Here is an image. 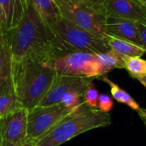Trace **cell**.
<instances>
[{
  "label": "cell",
  "instance_id": "1",
  "mask_svg": "<svg viewBox=\"0 0 146 146\" xmlns=\"http://www.w3.org/2000/svg\"><path fill=\"white\" fill-rule=\"evenodd\" d=\"M21 15L17 24L5 33L12 62L27 57L50 60L57 56L54 38L31 0H21Z\"/></svg>",
  "mask_w": 146,
  "mask_h": 146
},
{
  "label": "cell",
  "instance_id": "2",
  "mask_svg": "<svg viewBox=\"0 0 146 146\" xmlns=\"http://www.w3.org/2000/svg\"><path fill=\"white\" fill-rule=\"evenodd\" d=\"M46 61L40 57H27L13 62L14 91L21 105L27 110L40 104L56 75V72L45 64Z\"/></svg>",
  "mask_w": 146,
  "mask_h": 146
},
{
  "label": "cell",
  "instance_id": "3",
  "mask_svg": "<svg viewBox=\"0 0 146 146\" xmlns=\"http://www.w3.org/2000/svg\"><path fill=\"white\" fill-rule=\"evenodd\" d=\"M111 124L112 120L110 113L91 108L83 103L76 110L68 114L35 145L59 146L81 133L95 128L106 127Z\"/></svg>",
  "mask_w": 146,
  "mask_h": 146
},
{
  "label": "cell",
  "instance_id": "4",
  "mask_svg": "<svg viewBox=\"0 0 146 146\" xmlns=\"http://www.w3.org/2000/svg\"><path fill=\"white\" fill-rule=\"evenodd\" d=\"M54 44L57 56L70 52L101 54L110 50L107 36L86 31L62 17L54 30Z\"/></svg>",
  "mask_w": 146,
  "mask_h": 146
},
{
  "label": "cell",
  "instance_id": "5",
  "mask_svg": "<svg viewBox=\"0 0 146 146\" xmlns=\"http://www.w3.org/2000/svg\"><path fill=\"white\" fill-rule=\"evenodd\" d=\"M45 64L58 74L87 79L104 76L102 66L96 54L86 52L65 53L46 61Z\"/></svg>",
  "mask_w": 146,
  "mask_h": 146
},
{
  "label": "cell",
  "instance_id": "6",
  "mask_svg": "<svg viewBox=\"0 0 146 146\" xmlns=\"http://www.w3.org/2000/svg\"><path fill=\"white\" fill-rule=\"evenodd\" d=\"M69 112L61 104L51 105H37L27 110L28 142L36 143L50 132Z\"/></svg>",
  "mask_w": 146,
  "mask_h": 146
},
{
  "label": "cell",
  "instance_id": "7",
  "mask_svg": "<svg viewBox=\"0 0 146 146\" xmlns=\"http://www.w3.org/2000/svg\"><path fill=\"white\" fill-rule=\"evenodd\" d=\"M62 17L94 34L106 37V16L85 6L77 0H55Z\"/></svg>",
  "mask_w": 146,
  "mask_h": 146
},
{
  "label": "cell",
  "instance_id": "8",
  "mask_svg": "<svg viewBox=\"0 0 146 146\" xmlns=\"http://www.w3.org/2000/svg\"><path fill=\"white\" fill-rule=\"evenodd\" d=\"M27 110L21 107L0 119V146H15L27 142Z\"/></svg>",
  "mask_w": 146,
  "mask_h": 146
},
{
  "label": "cell",
  "instance_id": "9",
  "mask_svg": "<svg viewBox=\"0 0 146 146\" xmlns=\"http://www.w3.org/2000/svg\"><path fill=\"white\" fill-rule=\"evenodd\" d=\"M92 79L80 76H69L56 74L51 86L38 105H51L59 104L62 98L69 92L83 94L87 85Z\"/></svg>",
  "mask_w": 146,
  "mask_h": 146
},
{
  "label": "cell",
  "instance_id": "10",
  "mask_svg": "<svg viewBox=\"0 0 146 146\" xmlns=\"http://www.w3.org/2000/svg\"><path fill=\"white\" fill-rule=\"evenodd\" d=\"M105 15L146 24V8L137 0H105Z\"/></svg>",
  "mask_w": 146,
  "mask_h": 146
},
{
  "label": "cell",
  "instance_id": "11",
  "mask_svg": "<svg viewBox=\"0 0 146 146\" xmlns=\"http://www.w3.org/2000/svg\"><path fill=\"white\" fill-rule=\"evenodd\" d=\"M105 27L107 34L130 41L143 47L137 22L129 20L106 16Z\"/></svg>",
  "mask_w": 146,
  "mask_h": 146
},
{
  "label": "cell",
  "instance_id": "12",
  "mask_svg": "<svg viewBox=\"0 0 146 146\" xmlns=\"http://www.w3.org/2000/svg\"><path fill=\"white\" fill-rule=\"evenodd\" d=\"M13 62L5 33L0 31V92L14 88L12 81Z\"/></svg>",
  "mask_w": 146,
  "mask_h": 146
},
{
  "label": "cell",
  "instance_id": "13",
  "mask_svg": "<svg viewBox=\"0 0 146 146\" xmlns=\"http://www.w3.org/2000/svg\"><path fill=\"white\" fill-rule=\"evenodd\" d=\"M31 2L53 36L56 26L62 18L56 2L55 0H31Z\"/></svg>",
  "mask_w": 146,
  "mask_h": 146
},
{
  "label": "cell",
  "instance_id": "14",
  "mask_svg": "<svg viewBox=\"0 0 146 146\" xmlns=\"http://www.w3.org/2000/svg\"><path fill=\"white\" fill-rule=\"evenodd\" d=\"M21 0H0V31L7 33L17 24L21 15Z\"/></svg>",
  "mask_w": 146,
  "mask_h": 146
},
{
  "label": "cell",
  "instance_id": "15",
  "mask_svg": "<svg viewBox=\"0 0 146 146\" xmlns=\"http://www.w3.org/2000/svg\"><path fill=\"white\" fill-rule=\"evenodd\" d=\"M108 44L111 50L125 56H142L145 53V50L130 41L119 38L111 35H107Z\"/></svg>",
  "mask_w": 146,
  "mask_h": 146
},
{
  "label": "cell",
  "instance_id": "16",
  "mask_svg": "<svg viewBox=\"0 0 146 146\" xmlns=\"http://www.w3.org/2000/svg\"><path fill=\"white\" fill-rule=\"evenodd\" d=\"M124 68L146 88V60L140 56H126Z\"/></svg>",
  "mask_w": 146,
  "mask_h": 146
},
{
  "label": "cell",
  "instance_id": "17",
  "mask_svg": "<svg viewBox=\"0 0 146 146\" xmlns=\"http://www.w3.org/2000/svg\"><path fill=\"white\" fill-rule=\"evenodd\" d=\"M97 57L102 66L104 76L107 73L110 72L115 68H125V56L110 50L107 52L96 54Z\"/></svg>",
  "mask_w": 146,
  "mask_h": 146
},
{
  "label": "cell",
  "instance_id": "18",
  "mask_svg": "<svg viewBox=\"0 0 146 146\" xmlns=\"http://www.w3.org/2000/svg\"><path fill=\"white\" fill-rule=\"evenodd\" d=\"M100 79L104 82H105L107 85H109L112 97L118 103L124 104L127 106H128L129 108H131L132 110H136V111H138L140 109L139 104L135 101V99L127 92H126L125 90L121 88L117 84H115V82H113L108 77H105V76H102V77H100Z\"/></svg>",
  "mask_w": 146,
  "mask_h": 146
},
{
  "label": "cell",
  "instance_id": "19",
  "mask_svg": "<svg viewBox=\"0 0 146 146\" xmlns=\"http://www.w3.org/2000/svg\"><path fill=\"white\" fill-rule=\"evenodd\" d=\"M21 107L14 88L0 92V119Z\"/></svg>",
  "mask_w": 146,
  "mask_h": 146
},
{
  "label": "cell",
  "instance_id": "20",
  "mask_svg": "<svg viewBox=\"0 0 146 146\" xmlns=\"http://www.w3.org/2000/svg\"><path fill=\"white\" fill-rule=\"evenodd\" d=\"M98 97H99V92H98V89L95 87V86L92 80L87 85L86 88L85 89V91L82 94L83 103L91 108L98 109Z\"/></svg>",
  "mask_w": 146,
  "mask_h": 146
},
{
  "label": "cell",
  "instance_id": "21",
  "mask_svg": "<svg viewBox=\"0 0 146 146\" xmlns=\"http://www.w3.org/2000/svg\"><path fill=\"white\" fill-rule=\"evenodd\" d=\"M61 104L70 113L76 110L81 104H83L82 94L78 92H69L62 98Z\"/></svg>",
  "mask_w": 146,
  "mask_h": 146
},
{
  "label": "cell",
  "instance_id": "22",
  "mask_svg": "<svg viewBox=\"0 0 146 146\" xmlns=\"http://www.w3.org/2000/svg\"><path fill=\"white\" fill-rule=\"evenodd\" d=\"M114 107V102L113 99L107 94L102 93L99 94L98 101V109L105 113H109L112 110Z\"/></svg>",
  "mask_w": 146,
  "mask_h": 146
},
{
  "label": "cell",
  "instance_id": "23",
  "mask_svg": "<svg viewBox=\"0 0 146 146\" xmlns=\"http://www.w3.org/2000/svg\"><path fill=\"white\" fill-rule=\"evenodd\" d=\"M85 6L92 9V10L105 15V0H77ZM106 16V15H105Z\"/></svg>",
  "mask_w": 146,
  "mask_h": 146
},
{
  "label": "cell",
  "instance_id": "24",
  "mask_svg": "<svg viewBox=\"0 0 146 146\" xmlns=\"http://www.w3.org/2000/svg\"><path fill=\"white\" fill-rule=\"evenodd\" d=\"M137 25H138V28L139 31V35H140V39L142 42L143 48L146 51V24L137 22Z\"/></svg>",
  "mask_w": 146,
  "mask_h": 146
},
{
  "label": "cell",
  "instance_id": "25",
  "mask_svg": "<svg viewBox=\"0 0 146 146\" xmlns=\"http://www.w3.org/2000/svg\"><path fill=\"white\" fill-rule=\"evenodd\" d=\"M137 112H138V114H139V115L140 119H141V120L143 121V122L145 123V127H146V110L140 108Z\"/></svg>",
  "mask_w": 146,
  "mask_h": 146
},
{
  "label": "cell",
  "instance_id": "26",
  "mask_svg": "<svg viewBox=\"0 0 146 146\" xmlns=\"http://www.w3.org/2000/svg\"><path fill=\"white\" fill-rule=\"evenodd\" d=\"M30 143H32V142H28V141H27V142H25V143H23V144L17 145H15V146H28V145H29Z\"/></svg>",
  "mask_w": 146,
  "mask_h": 146
},
{
  "label": "cell",
  "instance_id": "27",
  "mask_svg": "<svg viewBox=\"0 0 146 146\" xmlns=\"http://www.w3.org/2000/svg\"><path fill=\"white\" fill-rule=\"evenodd\" d=\"M137 1H139V3H141L146 8V0H137Z\"/></svg>",
  "mask_w": 146,
  "mask_h": 146
},
{
  "label": "cell",
  "instance_id": "28",
  "mask_svg": "<svg viewBox=\"0 0 146 146\" xmlns=\"http://www.w3.org/2000/svg\"><path fill=\"white\" fill-rule=\"evenodd\" d=\"M28 146H36V145H35V143H30Z\"/></svg>",
  "mask_w": 146,
  "mask_h": 146
}]
</instances>
